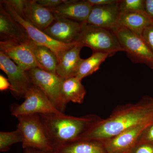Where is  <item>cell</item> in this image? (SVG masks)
<instances>
[{
	"instance_id": "1",
	"label": "cell",
	"mask_w": 153,
	"mask_h": 153,
	"mask_svg": "<svg viewBox=\"0 0 153 153\" xmlns=\"http://www.w3.org/2000/svg\"><path fill=\"white\" fill-rule=\"evenodd\" d=\"M153 122V98L143 97L135 104L117 108L110 116L94 125L80 140L103 142L140 125Z\"/></svg>"
},
{
	"instance_id": "7",
	"label": "cell",
	"mask_w": 153,
	"mask_h": 153,
	"mask_svg": "<svg viewBox=\"0 0 153 153\" xmlns=\"http://www.w3.org/2000/svg\"><path fill=\"white\" fill-rule=\"evenodd\" d=\"M25 101L20 104L11 105L10 112L16 117L31 114L63 113L57 110L39 88L33 85L25 95Z\"/></svg>"
},
{
	"instance_id": "3",
	"label": "cell",
	"mask_w": 153,
	"mask_h": 153,
	"mask_svg": "<svg viewBox=\"0 0 153 153\" xmlns=\"http://www.w3.org/2000/svg\"><path fill=\"white\" fill-rule=\"evenodd\" d=\"M77 43L89 47L93 53L100 52L111 57L117 52L123 51L116 36L112 31L82 23L81 32Z\"/></svg>"
},
{
	"instance_id": "17",
	"label": "cell",
	"mask_w": 153,
	"mask_h": 153,
	"mask_svg": "<svg viewBox=\"0 0 153 153\" xmlns=\"http://www.w3.org/2000/svg\"><path fill=\"white\" fill-rule=\"evenodd\" d=\"M55 19L49 9L39 4L36 0H26L24 19L34 27L43 31Z\"/></svg>"
},
{
	"instance_id": "8",
	"label": "cell",
	"mask_w": 153,
	"mask_h": 153,
	"mask_svg": "<svg viewBox=\"0 0 153 153\" xmlns=\"http://www.w3.org/2000/svg\"><path fill=\"white\" fill-rule=\"evenodd\" d=\"M0 3L12 18L25 28L30 40L36 44L45 46L51 49L57 56L58 61L62 52L72 48L76 44H65L55 41L20 16L9 0H1Z\"/></svg>"
},
{
	"instance_id": "21",
	"label": "cell",
	"mask_w": 153,
	"mask_h": 153,
	"mask_svg": "<svg viewBox=\"0 0 153 153\" xmlns=\"http://www.w3.org/2000/svg\"><path fill=\"white\" fill-rule=\"evenodd\" d=\"M30 44L36 60L43 67V69L56 74L58 61L55 53L48 47L36 44L32 40Z\"/></svg>"
},
{
	"instance_id": "28",
	"label": "cell",
	"mask_w": 153,
	"mask_h": 153,
	"mask_svg": "<svg viewBox=\"0 0 153 153\" xmlns=\"http://www.w3.org/2000/svg\"><path fill=\"white\" fill-rule=\"evenodd\" d=\"M9 2L22 18H25L26 0H9Z\"/></svg>"
},
{
	"instance_id": "22",
	"label": "cell",
	"mask_w": 153,
	"mask_h": 153,
	"mask_svg": "<svg viewBox=\"0 0 153 153\" xmlns=\"http://www.w3.org/2000/svg\"><path fill=\"white\" fill-rule=\"evenodd\" d=\"M108 57L106 54L95 52L87 59H82L75 77L82 81L83 78L98 70L102 63Z\"/></svg>"
},
{
	"instance_id": "26",
	"label": "cell",
	"mask_w": 153,
	"mask_h": 153,
	"mask_svg": "<svg viewBox=\"0 0 153 153\" xmlns=\"http://www.w3.org/2000/svg\"><path fill=\"white\" fill-rule=\"evenodd\" d=\"M128 153H153V144L138 143Z\"/></svg>"
},
{
	"instance_id": "15",
	"label": "cell",
	"mask_w": 153,
	"mask_h": 153,
	"mask_svg": "<svg viewBox=\"0 0 153 153\" xmlns=\"http://www.w3.org/2000/svg\"><path fill=\"white\" fill-rule=\"evenodd\" d=\"M92 6L87 0L74 1L53 8H48L55 18H64L80 23H86Z\"/></svg>"
},
{
	"instance_id": "19",
	"label": "cell",
	"mask_w": 153,
	"mask_h": 153,
	"mask_svg": "<svg viewBox=\"0 0 153 153\" xmlns=\"http://www.w3.org/2000/svg\"><path fill=\"white\" fill-rule=\"evenodd\" d=\"M61 93L63 101L67 104L70 102L81 104L84 101L86 91L79 80L75 76L63 79Z\"/></svg>"
},
{
	"instance_id": "32",
	"label": "cell",
	"mask_w": 153,
	"mask_h": 153,
	"mask_svg": "<svg viewBox=\"0 0 153 153\" xmlns=\"http://www.w3.org/2000/svg\"><path fill=\"white\" fill-rule=\"evenodd\" d=\"M9 89L11 90V85L8 79L1 74L0 75V90L2 91Z\"/></svg>"
},
{
	"instance_id": "33",
	"label": "cell",
	"mask_w": 153,
	"mask_h": 153,
	"mask_svg": "<svg viewBox=\"0 0 153 153\" xmlns=\"http://www.w3.org/2000/svg\"><path fill=\"white\" fill-rule=\"evenodd\" d=\"M24 150V153H54L52 151H43L33 148H27Z\"/></svg>"
},
{
	"instance_id": "6",
	"label": "cell",
	"mask_w": 153,
	"mask_h": 153,
	"mask_svg": "<svg viewBox=\"0 0 153 153\" xmlns=\"http://www.w3.org/2000/svg\"><path fill=\"white\" fill-rule=\"evenodd\" d=\"M33 85H36L47 96L57 110L63 113L66 105L61 93L63 78L57 75L39 68L26 71Z\"/></svg>"
},
{
	"instance_id": "20",
	"label": "cell",
	"mask_w": 153,
	"mask_h": 153,
	"mask_svg": "<svg viewBox=\"0 0 153 153\" xmlns=\"http://www.w3.org/2000/svg\"><path fill=\"white\" fill-rule=\"evenodd\" d=\"M54 153H107L102 142L79 140L60 147Z\"/></svg>"
},
{
	"instance_id": "16",
	"label": "cell",
	"mask_w": 153,
	"mask_h": 153,
	"mask_svg": "<svg viewBox=\"0 0 153 153\" xmlns=\"http://www.w3.org/2000/svg\"><path fill=\"white\" fill-rule=\"evenodd\" d=\"M81 44L76 43L72 48L62 52L58 60L56 74L63 79L76 76L82 59L80 57Z\"/></svg>"
},
{
	"instance_id": "11",
	"label": "cell",
	"mask_w": 153,
	"mask_h": 153,
	"mask_svg": "<svg viewBox=\"0 0 153 153\" xmlns=\"http://www.w3.org/2000/svg\"><path fill=\"white\" fill-rule=\"evenodd\" d=\"M82 23L64 18H55L43 32L52 39L65 44L77 43Z\"/></svg>"
},
{
	"instance_id": "25",
	"label": "cell",
	"mask_w": 153,
	"mask_h": 153,
	"mask_svg": "<svg viewBox=\"0 0 153 153\" xmlns=\"http://www.w3.org/2000/svg\"><path fill=\"white\" fill-rule=\"evenodd\" d=\"M138 143L153 144V122L143 130L139 138Z\"/></svg>"
},
{
	"instance_id": "10",
	"label": "cell",
	"mask_w": 153,
	"mask_h": 153,
	"mask_svg": "<svg viewBox=\"0 0 153 153\" xmlns=\"http://www.w3.org/2000/svg\"><path fill=\"white\" fill-rule=\"evenodd\" d=\"M30 42L22 43L13 41H1L0 52L7 55L24 71H28L35 68L44 70L36 60Z\"/></svg>"
},
{
	"instance_id": "9",
	"label": "cell",
	"mask_w": 153,
	"mask_h": 153,
	"mask_svg": "<svg viewBox=\"0 0 153 153\" xmlns=\"http://www.w3.org/2000/svg\"><path fill=\"white\" fill-rule=\"evenodd\" d=\"M0 68L7 76L11 85V92L15 98H25L26 93L33 85L27 72L1 52H0Z\"/></svg>"
},
{
	"instance_id": "5",
	"label": "cell",
	"mask_w": 153,
	"mask_h": 153,
	"mask_svg": "<svg viewBox=\"0 0 153 153\" xmlns=\"http://www.w3.org/2000/svg\"><path fill=\"white\" fill-rule=\"evenodd\" d=\"M113 32L132 63L145 64L153 70V53L141 36L122 27Z\"/></svg>"
},
{
	"instance_id": "30",
	"label": "cell",
	"mask_w": 153,
	"mask_h": 153,
	"mask_svg": "<svg viewBox=\"0 0 153 153\" xmlns=\"http://www.w3.org/2000/svg\"><path fill=\"white\" fill-rule=\"evenodd\" d=\"M87 1L92 7L107 5L118 1L117 0H87Z\"/></svg>"
},
{
	"instance_id": "2",
	"label": "cell",
	"mask_w": 153,
	"mask_h": 153,
	"mask_svg": "<svg viewBox=\"0 0 153 153\" xmlns=\"http://www.w3.org/2000/svg\"><path fill=\"white\" fill-rule=\"evenodd\" d=\"M39 115L53 151L64 145L81 139L94 125L102 119L94 114L79 117L63 113Z\"/></svg>"
},
{
	"instance_id": "29",
	"label": "cell",
	"mask_w": 153,
	"mask_h": 153,
	"mask_svg": "<svg viewBox=\"0 0 153 153\" xmlns=\"http://www.w3.org/2000/svg\"><path fill=\"white\" fill-rule=\"evenodd\" d=\"M36 1L47 8H53L64 4V0H36Z\"/></svg>"
},
{
	"instance_id": "18",
	"label": "cell",
	"mask_w": 153,
	"mask_h": 153,
	"mask_svg": "<svg viewBox=\"0 0 153 153\" xmlns=\"http://www.w3.org/2000/svg\"><path fill=\"white\" fill-rule=\"evenodd\" d=\"M152 25L153 22L146 12H120L119 27L126 28L139 36H142L145 29Z\"/></svg>"
},
{
	"instance_id": "12",
	"label": "cell",
	"mask_w": 153,
	"mask_h": 153,
	"mask_svg": "<svg viewBox=\"0 0 153 153\" xmlns=\"http://www.w3.org/2000/svg\"><path fill=\"white\" fill-rule=\"evenodd\" d=\"M150 123L135 126L102 142L107 153H128L138 142L143 130Z\"/></svg>"
},
{
	"instance_id": "27",
	"label": "cell",
	"mask_w": 153,
	"mask_h": 153,
	"mask_svg": "<svg viewBox=\"0 0 153 153\" xmlns=\"http://www.w3.org/2000/svg\"><path fill=\"white\" fill-rule=\"evenodd\" d=\"M141 36L153 53V25L146 28Z\"/></svg>"
},
{
	"instance_id": "4",
	"label": "cell",
	"mask_w": 153,
	"mask_h": 153,
	"mask_svg": "<svg viewBox=\"0 0 153 153\" xmlns=\"http://www.w3.org/2000/svg\"><path fill=\"white\" fill-rule=\"evenodd\" d=\"M17 128L23 137L22 147L54 152L47 138L39 114L20 115L16 117Z\"/></svg>"
},
{
	"instance_id": "14",
	"label": "cell",
	"mask_w": 153,
	"mask_h": 153,
	"mask_svg": "<svg viewBox=\"0 0 153 153\" xmlns=\"http://www.w3.org/2000/svg\"><path fill=\"white\" fill-rule=\"evenodd\" d=\"M1 41L27 43L31 40L25 28L16 22L0 3Z\"/></svg>"
},
{
	"instance_id": "23",
	"label": "cell",
	"mask_w": 153,
	"mask_h": 153,
	"mask_svg": "<svg viewBox=\"0 0 153 153\" xmlns=\"http://www.w3.org/2000/svg\"><path fill=\"white\" fill-rule=\"evenodd\" d=\"M22 142V134L18 128L13 131L0 132V151L2 152H8L12 145Z\"/></svg>"
},
{
	"instance_id": "13",
	"label": "cell",
	"mask_w": 153,
	"mask_h": 153,
	"mask_svg": "<svg viewBox=\"0 0 153 153\" xmlns=\"http://www.w3.org/2000/svg\"><path fill=\"white\" fill-rule=\"evenodd\" d=\"M119 1L107 5L93 6L86 23L113 32L119 27Z\"/></svg>"
},
{
	"instance_id": "31",
	"label": "cell",
	"mask_w": 153,
	"mask_h": 153,
	"mask_svg": "<svg viewBox=\"0 0 153 153\" xmlns=\"http://www.w3.org/2000/svg\"><path fill=\"white\" fill-rule=\"evenodd\" d=\"M145 11L153 22V0H144Z\"/></svg>"
},
{
	"instance_id": "24",
	"label": "cell",
	"mask_w": 153,
	"mask_h": 153,
	"mask_svg": "<svg viewBox=\"0 0 153 153\" xmlns=\"http://www.w3.org/2000/svg\"><path fill=\"white\" fill-rule=\"evenodd\" d=\"M119 6L120 12H145L144 0H122Z\"/></svg>"
}]
</instances>
